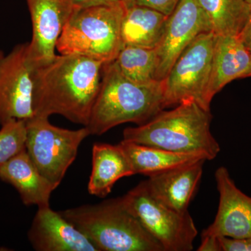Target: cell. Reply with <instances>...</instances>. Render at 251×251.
<instances>
[{
    "instance_id": "cell-1",
    "label": "cell",
    "mask_w": 251,
    "mask_h": 251,
    "mask_svg": "<svg viewBox=\"0 0 251 251\" xmlns=\"http://www.w3.org/2000/svg\"><path fill=\"white\" fill-rule=\"evenodd\" d=\"M104 64L78 54H57L38 67L36 117L59 115L87 126L100 90Z\"/></svg>"
},
{
    "instance_id": "cell-2",
    "label": "cell",
    "mask_w": 251,
    "mask_h": 251,
    "mask_svg": "<svg viewBox=\"0 0 251 251\" xmlns=\"http://www.w3.org/2000/svg\"><path fill=\"white\" fill-rule=\"evenodd\" d=\"M210 110L195 101H185L173 110H162L151 120L123 132V140L214 160L221 151L210 130Z\"/></svg>"
},
{
    "instance_id": "cell-3",
    "label": "cell",
    "mask_w": 251,
    "mask_h": 251,
    "mask_svg": "<svg viewBox=\"0 0 251 251\" xmlns=\"http://www.w3.org/2000/svg\"><path fill=\"white\" fill-rule=\"evenodd\" d=\"M163 109L162 81L133 82L112 62L104 64L100 90L86 127L90 135H100L128 122L144 125Z\"/></svg>"
},
{
    "instance_id": "cell-4",
    "label": "cell",
    "mask_w": 251,
    "mask_h": 251,
    "mask_svg": "<svg viewBox=\"0 0 251 251\" xmlns=\"http://www.w3.org/2000/svg\"><path fill=\"white\" fill-rule=\"evenodd\" d=\"M99 251H163L122 198L59 211Z\"/></svg>"
},
{
    "instance_id": "cell-5",
    "label": "cell",
    "mask_w": 251,
    "mask_h": 251,
    "mask_svg": "<svg viewBox=\"0 0 251 251\" xmlns=\"http://www.w3.org/2000/svg\"><path fill=\"white\" fill-rule=\"evenodd\" d=\"M125 3L75 9L56 45L60 54H78L108 64L122 45L121 27Z\"/></svg>"
},
{
    "instance_id": "cell-6",
    "label": "cell",
    "mask_w": 251,
    "mask_h": 251,
    "mask_svg": "<svg viewBox=\"0 0 251 251\" xmlns=\"http://www.w3.org/2000/svg\"><path fill=\"white\" fill-rule=\"evenodd\" d=\"M216 36L211 31L201 33L176 59L162 80L165 108L185 101H195L210 110L207 90Z\"/></svg>"
},
{
    "instance_id": "cell-7",
    "label": "cell",
    "mask_w": 251,
    "mask_h": 251,
    "mask_svg": "<svg viewBox=\"0 0 251 251\" xmlns=\"http://www.w3.org/2000/svg\"><path fill=\"white\" fill-rule=\"evenodd\" d=\"M26 127V151L41 174L58 187L75 161L81 143L90 135L88 128H59L43 116L27 120Z\"/></svg>"
},
{
    "instance_id": "cell-8",
    "label": "cell",
    "mask_w": 251,
    "mask_h": 251,
    "mask_svg": "<svg viewBox=\"0 0 251 251\" xmlns=\"http://www.w3.org/2000/svg\"><path fill=\"white\" fill-rule=\"evenodd\" d=\"M122 199L163 251L193 250L198 229L189 211L179 212L163 204L150 192L145 181Z\"/></svg>"
},
{
    "instance_id": "cell-9",
    "label": "cell",
    "mask_w": 251,
    "mask_h": 251,
    "mask_svg": "<svg viewBox=\"0 0 251 251\" xmlns=\"http://www.w3.org/2000/svg\"><path fill=\"white\" fill-rule=\"evenodd\" d=\"M38 66L29 56L28 43L15 46L0 63V125L36 117Z\"/></svg>"
},
{
    "instance_id": "cell-10",
    "label": "cell",
    "mask_w": 251,
    "mask_h": 251,
    "mask_svg": "<svg viewBox=\"0 0 251 251\" xmlns=\"http://www.w3.org/2000/svg\"><path fill=\"white\" fill-rule=\"evenodd\" d=\"M211 30L210 25L196 0H181L167 20L156 54L157 80H164L176 59L200 34Z\"/></svg>"
},
{
    "instance_id": "cell-11",
    "label": "cell",
    "mask_w": 251,
    "mask_h": 251,
    "mask_svg": "<svg viewBox=\"0 0 251 251\" xmlns=\"http://www.w3.org/2000/svg\"><path fill=\"white\" fill-rule=\"evenodd\" d=\"M27 1L32 25L28 51L31 58L40 67L57 56V41L75 8L69 0Z\"/></svg>"
},
{
    "instance_id": "cell-12",
    "label": "cell",
    "mask_w": 251,
    "mask_h": 251,
    "mask_svg": "<svg viewBox=\"0 0 251 251\" xmlns=\"http://www.w3.org/2000/svg\"><path fill=\"white\" fill-rule=\"evenodd\" d=\"M219 204L214 222L202 234L242 239L251 237V197L237 187L226 167L215 173Z\"/></svg>"
},
{
    "instance_id": "cell-13",
    "label": "cell",
    "mask_w": 251,
    "mask_h": 251,
    "mask_svg": "<svg viewBox=\"0 0 251 251\" xmlns=\"http://www.w3.org/2000/svg\"><path fill=\"white\" fill-rule=\"evenodd\" d=\"M27 236L37 251H99L85 234L50 206L38 208Z\"/></svg>"
},
{
    "instance_id": "cell-14",
    "label": "cell",
    "mask_w": 251,
    "mask_h": 251,
    "mask_svg": "<svg viewBox=\"0 0 251 251\" xmlns=\"http://www.w3.org/2000/svg\"><path fill=\"white\" fill-rule=\"evenodd\" d=\"M204 160L149 176L150 192L163 204L181 213L188 211L202 177Z\"/></svg>"
},
{
    "instance_id": "cell-15",
    "label": "cell",
    "mask_w": 251,
    "mask_h": 251,
    "mask_svg": "<svg viewBox=\"0 0 251 251\" xmlns=\"http://www.w3.org/2000/svg\"><path fill=\"white\" fill-rule=\"evenodd\" d=\"M0 179L12 185L25 205L50 206L57 188L46 179L31 161L26 149L0 167Z\"/></svg>"
},
{
    "instance_id": "cell-16",
    "label": "cell",
    "mask_w": 251,
    "mask_h": 251,
    "mask_svg": "<svg viewBox=\"0 0 251 251\" xmlns=\"http://www.w3.org/2000/svg\"><path fill=\"white\" fill-rule=\"evenodd\" d=\"M251 60V52L238 35H216L207 100L236 79L244 78Z\"/></svg>"
},
{
    "instance_id": "cell-17",
    "label": "cell",
    "mask_w": 251,
    "mask_h": 251,
    "mask_svg": "<svg viewBox=\"0 0 251 251\" xmlns=\"http://www.w3.org/2000/svg\"><path fill=\"white\" fill-rule=\"evenodd\" d=\"M134 175L128 157L119 144H94L92 173L87 188L90 194L105 197L118 180Z\"/></svg>"
},
{
    "instance_id": "cell-18",
    "label": "cell",
    "mask_w": 251,
    "mask_h": 251,
    "mask_svg": "<svg viewBox=\"0 0 251 251\" xmlns=\"http://www.w3.org/2000/svg\"><path fill=\"white\" fill-rule=\"evenodd\" d=\"M168 16L134 4L126 6L122 18V45L155 49L161 40Z\"/></svg>"
},
{
    "instance_id": "cell-19",
    "label": "cell",
    "mask_w": 251,
    "mask_h": 251,
    "mask_svg": "<svg viewBox=\"0 0 251 251\" xmlns=\"http://www.w3.org/2000/svg\"><path fill=\"white\" fill-rule=\"evenodd\" d=\"M119 145L128 157L135 175L151 176L202 160L206 161L201 155L173 152L125 140Z\"/></svg>"
},
{
    "instance_id": "cell-20",
    "label": "cell",
    "mask_w": 251,
    "mask_h": 251,
    "mask_svg": "<svg viewBox=\"0 0 251 251\" xmlns=\"http://www.w3.org/2000/svg\"><path fill=\"white\" fill-rule=\"evenodd\" d=\"M216 35H239L251 5L246 0H196Z\"/></svg>"
},
{
    "instance_id": "cell-21",
    "label": "cell",
    "mask_w": 251,
    "mask_h": 251,
    "mask_svg": "<svg viewBox=\"0 0 251 251\" xmlns=\"http://www.w3.org/2000/svg\"><path fill=\"white\" fill-rule=\"evenodd\" d=\"M113 62L122 75L133 82L147 84L157 81L155 49L124 46Z\"/></svg>"
},
{
    "instance_id": "cell-22",
    "label": "cell",
    "mask_w": 251,
    "mask_h": 251,
    "mask_svg": "<svg viewBox=\"0 0 251 251\" xmlns=\"http://www.w3.org/2000/svg\"><path fill=\"white\" fill-rule=\"evenodd\" d=\"M27 127L25 120H11L0 129V167L25 150Z\"/></svg>"
},
{
    "instance_id": "cell-23",
    "label": "cell",
    "mask_w": 251,
    "mask_h": 251,
    "mask_svg": "<svg viewBox=\"0 0 251 251\" xmlns=\"http://www.w3.org/2000/svg\"><path fill=\"white\" fill-rule=\"evenodd\" d=\"M181 0H136L135 4L148 6L169 16Z\"/></svg>"
},
{
    "instance_id": "cell-24",
    "label": "cell",
    "mask_w": 251,
    "mask_h": 251,
    "mask_svg": "<svg viewBox=\"0 0 251 251\" xmlns=\"http://www.w3.org/2000/svg\"><path fill=\"white\" fill-rule=\"evenodd\" d=\"M222 251H251V237L242 239L219 237Z\"/></svg>"
},
{
    "instance_id": "cell-25",
    "label": "cell",
    "mask_w": 251,
    "mask_h": 251,
    "mask_svg": "<svg viewBox=\"0 0 251 251\" xmlns=\"http://www.w3.org/2000/svg\"><path fill=\"white\" fill-rule=\"evenodd\" d=\"M198 251H222L219 237L211 235L201 236V244Z\"/></svg>"
},
{
    "instance_id": "cell-26",
    "label": "cell",
    "mask_w": 251,
    "mask_h": 251,
    "mask_svg": "<svg viewBox=\"0 0 251 251\" xmlns=\"http://www.w3.org/2000/svg\"><path fill=\"white\" fill-rule=\"evenodd\" d=\"M69 1L75 9H82L100 5L118 4L124 2V0H69Z\"/></svg>"
},
{
    "instance_id": "cell-27",
    "label": "cell",
    "mask_w": 251,
    "mask_h": 251,
    "mask_svg": "<svg viewBox=\"0 0 251 251\" xmlns=\"http://www.w3.org/2000/svg\"><path fill=\"white\" fill-rule=\"evenodd\" d=\"M238 36L246 48L251 52V10L247 22Z\"/></svg>"
},
{
    "instance_id": "cell-28",
    "label": "cell",
    "mask_w": 251,
    "mask_h": 251,
    "mask_svg": "<svg viewBox=\"0 0 251 251\" xmlns=\"http://www.w3.org/2000/svg\"><path fill=\"white\" fill-rule=\"evenodd\" d=\"M135 1H136V0H124V3H125L126 6L134 4Z\"/></svg>"
},
{
    "instance_id": "cell-29",
    "label": "cell",
    "mask_w": 251,
    "mask_h": 251,
    "mask_svg": "<svg viewBox=\"0 0 251 251\" xmlns=\"http://www.w3.org/2000/svg\"><path fill=\"white\" fill-rule=\"evenodd\" d=\"M251 77V60L250 64H249V69H248L247 73H246L244 77Z\"/></svg>"
},
{
    "instance_id": "cell-30",
    "label": "cell",
    "mask_w": 251,
    "mask_h": 251,
    "mask_svg": "<svg viewBox=\"0 0 251 251\" xmlns=\"http://www.w3.org/2000/svg\"><path fill=\"white\" fill-rule=\"evenodd\" d=\"M4 57V54L3 53L2 51L0 50V63H1V60H2L3 57Z\"/></svg>"
},
{
    "instance_id": "cell-31",
    "label": "cell",
    "mask_w": 251,
    "mask_h": 251,
    "mask_svg": "<svg viewBox=\"0 0 251 251\" xmlns=\"http://www.w3.org/2000/svg\"><path fill=\"white\" fill-rule=\"evenodd\" d=\"M246 1H247L249 4H250L251 5V0H246Z\"/></svg>"
}]
</instances>
